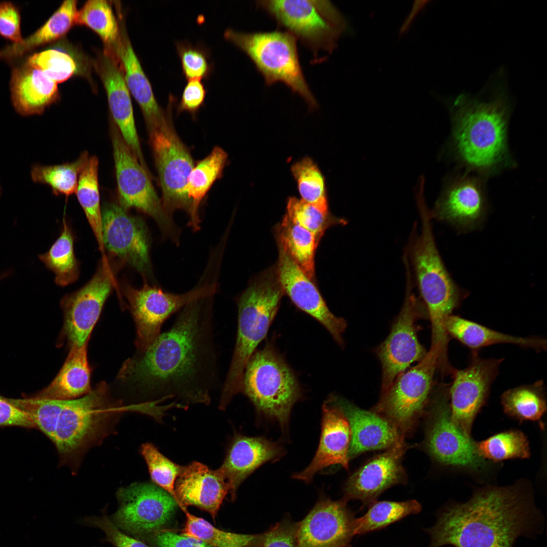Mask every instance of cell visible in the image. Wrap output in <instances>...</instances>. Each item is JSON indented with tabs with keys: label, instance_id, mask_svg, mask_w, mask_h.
Segmentation results:
<instances>
[{
	"label": "cell",
	"instance_id": "cell-1",
	"mask_svg": "<svg viewBox=\"0 0 547 547\" xmlns=\"http://www.w3.org/2000/svg\"><path fill=\"white\" fill-rule=\"evenodd\" d=\"M209 297L185 306L170 329L125 362L118 378L153 401L209 403L218 381Z\"/></svg>",
	"mask_w": 547,
	"mask_h": 547
},
{
	"label": "cell",
	"instance_id": "cell-2",
	"mask_svg": "<svg viewBox=\"0 0 547 547\" xmlns=\"http://www.w3.org/2000/svg\"><path fill=\"white\" fill-rule=\"evenodd\" d=\"M543 518L528 493L518 487H489L464 503L449 505L426 530L429 547H513L520 536L534 538Z\"/></svg>",
	"mask_w": 547,
	"mask_h": 547
},
{
	"label": "cell",
	"instance_id": "cell-3",
	"mask_svg": "<svg viewBox=\"0 0 547 547\" xmlns=\"http://www.w3.org/2000/svg\"><path fill=\"white\" fill-rule=\"evenodd\" d=\"M20 407L54 443L61 463L73 471L89 449L112 432L122 413L132 410L111 397L104 382L77 399L32 396L23 399Z\"/></svg>",
	"mask_w": 547,
	"mask_h": 547
},
{
	"label": "cell",
	"instance_id": "cell-4",
	"mask_svg": "<svg viewBox=\"0 0 547 547\" xmlns=\"http://www.w3.org/2000/svg\"><path fill=\"white\" fill-rule=\"evenodd\" d=\"M452 105L450 147L466 172L484 178L515 166L508 145L511 108L505 94L488 101L462 94Z\"/></svg>",
	"mask_w": 547,
	"mask_h": 547
},
{
	"label": "cell",
	"instance_id": "cell-5",
	"mask_svg": "<svg viewBox=\"0 0 547 547\" xmlns=\"http://www.w3.org/2000/svg\"><path fill=\"white\" fill-rule=\"evenodd\" d=\"M417 194L422 227L420 235L415 237L410 245V258L431 321V346L446 353L449 338L445 329L446 321L466 294L453 280L445 266L435 242L430 212L425 204L423 193Z\"/></svg>",
	"mask_w": 547,
	"mask_h": 547
},
{
	"label": "cell",
	"instance_id": "cell-6",
	"mask_svg": "<svg viewBox=\"0 0 547 547\" xmlns=\"http://www.w3.org/2000/svg\"><path fill=\"white\" fill-rule=\"evenodd\" d=\"M283 293L277 274L270 272L255 280L238 300L237 338L222 388L220 409H225L235 396L242 393L246 366L266 336Z\"/></svg>",
	"mask_w": 547,
	"mask_h": 547
},
{
	"label": "cell",
	"instance_id": "cell-7",
	"mask_svg": "<svg viewBox=\"0 0 547 547\" xmlns=\"http://www.w3.org/2000/svg\"><path fill=\"white\" fill-rule=\"evenodd\" d=\"M224 38L251 59L267 86L281 82L302 97L309 109L318 103L301 66L296 39L285 30L247 32L228 28Z\"/></svg>",
	"mask_w": 547,
	"mask_h": 547
},
{
	"label": "cell",
	"instance_id": "cell-8",
	"mask_svg": "<svg viewBox=\"0 0 547 547\" xmlns=\"http://www.w3.org/2000/svg\"><path fill=\"white\" fill-rule=\"evenodd\" d=\"M242 393L259 413L275 419L284 428L293 405L302 396L295 373L270 343L250 359L244 371Z\"/></svg>",
	"mask_w": 547,
	"mask_h": 547
},
{
	"label": "cell",
	"instance_id": "cell-9",
	"mask_svg": "<svg viewBox=\"0 0 547 547\" xmlns=\"http://www.w3.org/2000/svg\"><path fill=\"white\" fill-rule=\"evenodd\" d=\"M257 7L312 53L331 54L346 27L341 13L328 1L263 0Z\"/></svg>",
	"mask_w": 547,
	"mask_h": 547
},
{
	"label": "cell",
	"instance_id": "cell-10",
	"mask_svg": "<svg viewBox=\"0 0 547 547\" xmlns=\"http://www.w3.org/2000/svg\"><path fill=\"white\" fill-rule=\"evenodd\" d=\"M110 127L120 205L126 209L134 208L150 216L163 235L178 243L179 231L164 209L145 169L114 122Z\"/></svg>",
	"mask_w": 547,
	"mask_h": 547
},
{
	"label": "cell",
	"instance_id": "cell-11",
	"mask_svg": "<svg viewBox=\"0 0 547 547\" xmlns=\"http://www.w3.org/2000/svg\"><path fill=\"white\" fill-rule=\"evenodd\" d=\"M440 359L439 351L431 347L417 365L400 374L381 394L375 412L387 419L401 433L408 430L427 403Z\"/></svg>",
	"mask_w": 547,
	"mask_h": 547
},
{
	"label": "cell",
	"instance_id": "cell-12",
	"mask_svg": "<svg viewBox=\"0 0 547 547\" xmlns=\"http://www.w3.org/2000/svg\"><path fill=\"white\" fill-rule=\"evenodd\" d=\"M407 268V286L401 309L386 338L377 349L381 363V394L413 363L420 361L427 351L418 338L417 321L428 316L426 308L412 292L411 275Z\"/></svg>",
	"mask_w": 547,
	"mask_h": 547
},
{
	"label": "cell",
	"instance_id": "cell-13",
	"mask_svg": "<svg viewBox=\"0 0 547 547\" xmlns=\"http://www.w3.org/2000/svg\"><path fill=\"white\" fill-rule=\"evenodd\" d=\"M171 115V112L148 130L162 188V204L169 214L177 209L188 212L186 189L193 168L192 157L176 133Z\"/></svg>",
	"mask_w": 547,
	"mask_h": 547
},
{
	"label": "cell",
	"instance_id": "cell-14",
	"mask_svg": "<svg viewBox=\"0 0 547 547\" xmlns=\"http://www.w3.org/2000/svg\"><path fill=\"white\" fill-rule=\"evenodd\" d=\"M116 496L119 507L110 519L119 529L135 537L151 535L161 529L178 505L166 491L146 482L121 487Z\"/></svg>",
	"mask_w": 547,
	"mask_h": 547
},
{
	"label": "cell",
	"instance_id": "cell-15",
	"mask_svg": "<svg viewBox=\"0 0 547 547\" xmlns=\"http://www.w3.org/2000/svg\"><path fill=\"white\" fill-rule=\"evenodd\" d=\"M216 288L215 285H205L176 294L147 284L138 289L125 287V295L136 329L135 344L138 351L145 350L155 341L170 316L193 301L211 297Z\"/></svg>",
	"mask_w": 547,
	"mask_h": 547
},
{
	"label": "cell",
	"instance_id": "cell-16",
	"mask_svg": "<svg viewBox=\"0 0 547 547\" xmlns=\"http://www.w3.org/2000/svg\"><path fill=\"white\" fill-rule=\"evenodd\" d=\"M438 385L437 394L432 402L426 436L427 451L435 459L444 464L482 470L487 462L479 453L477 443L451 418L449 385Z\"/></svg>",
	"mask_w": 547,
	"mask_h": 547
},
{
	"label": "cell",
	"instance_id": "cell-17",
	"mask_svg": "<svg viewBox=\"0 0 547 547\" xmlns=\"http://www.w3.org/2000/svg\"><path fill=\"white\" fill-rule=\"evenodd\" d=\"M114 281L108 262L106 258L103 259L88 283L62 299L64 323L61 336L70 347L88 344Z\"/></svg>",
	"mask_w": 547,
	"mask_h": 547
},
{
	"label": "cell",
	"instance_id": "cell-18",
	"mask_svg": "<svg viewBox=\"0 0 547 547\" xmlns=\"http://www.w3.org/2000/svg\"><path fill=\"white\" fill-rule=\"evenodd\" d=\"M502 361L503 359L482 358L474 351L466 368H453L451 372L452 381L449 386V397L451 418L468 435Z\"/></svg>",
	"mask_w": 547,
	"mask_h": 547
},
{
	"label": "cell",
	"instance_id": "cell-19",
	"mask_svg": "<svg viewBox=\"0 0 547 547\" xmlns=\"http://www.w3.org/2000/svg\"><path fill=\"white\" fill-rule=\"evenodd\" d=\"M483 178L466 171L449 178L430 212L431 218L448 223L461 231L477 227L487 208Z\"/></svg>",
	"mask_w": 547,
	"mask_h": 547
},
{
	"label": "cell",
	"instance_id": "cell-20",
	"mask_svg": "<svg viewBox=\"0 0 547 547\" xmlns=\"http://www.w3.org/2000/svg\"><path fill=\"white\" fill-rule=\"evenodd\" d=\"M101 216L104 248L142 274L149 275L148 236L142 220L113 203L105 204Z\"/></svg>",
	"mask_w": 547,
	"mask_h": 547
},
{
	"label": "cell",
	"instance_id": "cell-21",
	"mask_svg": "<svg viewBox=\"0 0 547 547\" xmlns=\"http://www.w3.org/2000/svg\"><path fill=\"white\" fill-rule=\"evenodd\" d=\"M346 501L320 499L298 523L297 547H350L356 518Z\"/></svg>",
	"mask_w": 547,
	"mask_h": 547
},
{
	"label": "cell",
	"instance_id": "cell-22",
	"mask_svg": "<svg viewBox=\"0 0 547 547\" xmlns=\"http://www.w3.org/2000/svg\"><path fill=\"white\" fill-rule=\"evenodd\" d=\"M279 249L276 274L284 293L298 308L319 322L339 345L343 346L346 321L330 310L312 280L279 245Z\"/></svg>",
	"mask_w": 547,
	"mask_h": 547
},
{
	"label": "cell",
	"instance_id": "cell-23",
	"mask_svg": "<svg viewBox=\"0 0 547 547\" xmlns=\"http://www.w3.org/2000/svg\"><path fill=\"white\" fill-rule=\"evenodd\" d=\"M403 439L366 463L348 479L344 487V499L372 502L404 477L401 458L406 450Z\"/></svg>",
	"mask_w": 547,
	"mask_h": 547
},
{
	"label": "cell",
	"instance_id": "cell-24",
	"mask_svg": "<svg viewBox=\"0 0 547 547\" xmlns=\"http://www.w3.org/2000/svg\"><path fill=\"white\" fill-rule=\"evenodd\" d=\"M178 505L196 506L210 514L215 520L229 489L220 470H212L203 463L193 461L182 466L175 485Z\"/></svg>",
	"mask_w": 547,
	"mask_h": 547
},
{
	"label": "cell",
	"instance_id": "cell-25",
	"mask_svg": "<svg viewBox=\"0 0 547 547\" xmlns=\"http://www.w3.org/2000/svg\"><path fill=\"white\" fill-rule=\"evenodd\" d=\"M96 68L105 87L114 123L142 166L146 169L135 124L130 93L123 71L113 55L104 52Z\"/></svg>",
	"mask_w": 547,
	"mask_h": 547
},
{
	"label": "cell",
	"instance_id": "cell-26",
	"mask_svg": "<svg viewBox=\"0 0 547 547\" xmlns=\"http://www.w3.org/2000/svg\"><path fill=\"white\" fill-rule=\"evenodd\" d=\"M338 407L348 422L351 439L349 457L364 452L389 448L403 439L402 433L387 419L332 395L327 401Z\"/></svg>",
	"mask_w": 547,
	"mask_h": 547
},
{
	"label": "cell",
	"instance_id": "cell-27",
	"mask_svg": "<svg viewBox=\"0 0 547 547\" xmlns=\"http://www.w3.org/2000/svg\"><path fill=\"white\" fill-rule=\"evenodd\" d=\"M350 439L349 425L343 412L326 401L322 408L321 434L316 454L309 464L293 478L308 483L329 466L339 464L347 469Z\"/></svg>",
	"mask_w": 547,
	"mask_h": 547
},
{
	"label": "cell",
	"instance_id": "cell-28",
	"mask_svg": "<svg viewBox=\"0 0 547 547\" xmlns=\"http://www.w3.org/2000/svg\"><path fill=\"white\" fill-rule=\"evenodd\" d=\"M284 450L279 444L261 437L236 435L219 468L224 476L231 499L241 484L263 464L281 458Z\"/></svg>",
	"mask_w": 547,
	"mask_h": 547
},
{
	"label": "cell",
	"instance_id": "cell-29",
	"mask_svg": "<svg viewBox=\"0 0 547 547\" xmlns=\"http://www.w3.org/2000/svg\"><path fill=\"white\" fill-rule=\"evenodd\" d=\"M108 52L121 63L129 91L139 105L148 130L150 129L171 111L174 97H170L167 111L159 105L150 81L124 31L120 29L118 41Z\"/></svg>",
	"mask_w": 547,
	"mask_h": 547
},
{
	"label": "cell",
	"instance_id": "cell-30",
	"mask_svg": "<svg viewBox=\"0 0 547 547\" xmlns=\"http://www.w3.org/2000/svg\"><path fill=\"white\" fill-rule=\"evenodd\" d=\"M10 90L14 108L23 116L42 113L58 96L57 84L27 62L13 69Z\"/></svg>",
	"mask_w": 547,
	"mask_h": 547
},
{
	"label": "cell",
	"instance_id": "cell-31",
	"mask_svg": "<svg viewBox=\"0 0 547 547\" xmlns=\"http://www.w3.org/2000/svg\"><path fill=\"white\" fill-rule=\"evenodd\" d=\"M445 329L449 337L455 338L473 351L503 343L517 345L539 351L546 349V341L543 338L510 335L453 314L447 319Z\"/></svg>",
	"mask_w": 547,
	"mask_h": 547
},
{
	"label": "cell",
	"instance_id": "cell-32",
	"mask_svg": "<svg viewBox=\"0 0 547 547\" xmlns=\"http://www.w3.org/2000/svg\"><path fill=\"white\" fill-rule=\"evenodd\" d=\"M87 344L70 347L60 370L46 387L33 396L67 400L82 397L91 391V369Z\"/></svg>",
	"mask_w": 547,
	"mask_h": 547
},
{
	"label": "cell",
	"instance_id": "cell-33",
	"mask_svg": "<svg viewBox=\"0 0 547 547\" xmlns=\"http://www.w3.org/2000/svg\"><path fill=\"white\" fill-rule=\"evenodd\" d=\"M77 1H64L47 22L34 33L18 43L0 50V59L12 60L23 56L35 48L58 40L75 24Z\"/></svg>",
	"mask_w": 547,
	"mask_h": 547
},
{
	"label": "cell",
	"instance_id": "cell-34",
	"mask_svg": "<svg viewBox=\"0 0 547 547\" xmlns=\"http://www.w3.org/2000/svg\"><path fill=\"white\" fill-rule=\"evenodd\" d=\"M227 160V153L215 146L211 152L200 161L192 170L186 185V193L189 203L188 214L189 225L194 231L200 228V205L213 184L222 175Z\"/></svg>",
	"mask_w": 547,
	"mask_h": 547
},
{
	"label": "cell",
	"instance_id": "cell-35",
	"mask_svg": "<svg viewBox=\"0 0 547 547\" xmlns=\"http://www.w3.org/2000/svg\"><path fill=\"white\" fill-rule=\"evenodd\" d=\"M280 245L310 279L315 277V254L319 241L285 215L278 228Z\"/></svg>",
	"mask_w": 547,
	"mask_h": 547
},
{
	"label": "cell",
	"instance_id": "cell-36",
	"mask_svg": "<svg viewBox=\"0 0 547 547\" xmlns=\"http://www.w3.org/2000/svg\"><path fill=\"white\" fill-rule=\"evenodd\" d=\"M98 165L99 161L96 157H89L80 174L75 193L98 242L99 249L102 253H104Z\"/></svg>",
	"mask_w": 547,
	"mask_h": 547
},
{
	"label": "cell",
	"instance_id": "cell-37",
	"mask_svg": "<svg viewBox=\"0 0 547 547\" xmlns=\"http://www.w3.org/2000/svg\"><path fill=\"white\" fill-rule=\"evenodd\" d=\"M186 522L181 533L210 544L213 547H263L264 534H243L225 531L214 527L203 518L186 510Z\"/></svg>",
	"mask_w": 547,
	"mask_h": 547
},
{
	"label": "cell",
	"instance_id": "cell-38",
	"mask_svg": "<svg viewBox=\"0 0 547 547\" xmlns=\"http://www.w3.org/2000/svg\"><path fill=\"white\" fill-rule=\"evenodd\" d=\"M40 259L55 275L56 283L65 286L74 282L79 276V264L73 250L72 232L65 220L63 230L56 241Z\"/></svg>",
	"mask_w": 547,
	"mask_h": 547
},
{
	"label": "cell",
	"instance_id": "cell-39",
	"mask_svg": "<svg viewBox=\"0 0 547 547\" xmlns=\"http://www.w3.org/2000/svg\"><path fill=\"white\" fill-rule=\"evenodd\" d=\"M505 413L521 420H536L546 410L544 384L541 380L509 389L501 396Z\"/></svg>",
	"mask_w": 547,
	"mask_h": 547
},
{
	"label": "cell",
	"instance_id": "cell-40",
	"mask_svg": "<svg viewBox=\"0 0 547 547\" xmlns=\"http://www.w3.org/2000/svg\"><path fill=\"white\" fill-rule=\"evenodd\" d=\"M89 157L88 152L84 151L71 163L52 166L35 165L31 170V177L36 183L48 185L56 195L69 196L76 192L80 174Z\"/></svg>",
	"mask_w": 547,
	"mask_h": 547
},
{
	"label": "cell",
	"instance_id": "cell-41",
	"mask_svg": "<svg viewBox=\"0 0 547 547\" xmlns=\"http://www.w3.org/2000/svg\"><path fill=\"white\" fill-rule=\"evenodd\" d=\"M421 510V505L415 500L376 502L363 516L356 519L355 534H362L382 529L408 515L417 514Z\"/></svg>",
	"mask_w": 547,
	"mask_h": 547
},
{
	"label": "cell",
	"instance_id": "cell-42",
	"mask_svg": "<svg viewBox=\"0 0 547 547\" xmlns=\"http://www.w3.org/2000/svg\"><path fill=\"white\" fill-rule=\"evenodd\" d=\"M75 24L85 25L98 34L110 49L118 41L120 29L110 5L104 0H90L77 10Z\"/></svg>",
	"mask_w": 547,
	"mask_h": 547
},
{
	"label": "cell",
	"instance_id": "cell-43",
	"mask_svg": "<svg viewBox=\"0 0 547 547\" xmlns=\"http://www.w3.org/2000/svg\"><path fill=\"white\" fill-rule=\"evenodd\" d=\"M302 200L314 206L323 213L329 214L325 181L315 163L305 158L292 166Z\"/></svg>",
	"mask_w": 547,
	"mask_h": 547
},
{
	"label": "cell",
	"instance_id": "cell-44",
	"mask_svg": "<svg viewBox=\"0 0 547 547\" xmlns=\"http://www.w3.org/2000/svg\"><path fill=\"white\" fill-rule=\"evenodd\" d=\"M479 453L484 459L501 461L526 458L530 455L528 441L519 431H509L493 435L477 443Z\"/></svg>",
	"mask_w": 547,
	"mask_h": 547
},
{
	"label": "cell",
	"instance_id": "cell-45",
	"mask_svg": "<svg viewBox=\"0 0 547 547\" xmlns=\"http://www.w3.org/2000/svg\"><path fill=\"white\" fill-rule=\"evenodd\" d=\"M140 453L146 463L151 480L169 493L178 504L175 485L182 466L165 457L150 443L142 445Z\"/></svg>",
	"mask_w": 547,
	"mask_h": 547
},
{
	"label": "cell",
	"instance_id": "cell-46",
	"mask_svg": "<svg viewBox=\"0 0 547 547\" xmlns=\"http://www.w3.org/2000/svg\"><path fill=\"white\" fill-rule=\"evenodd\" d=\"M286 215L292 222L313 233L319 241L330 226L345 223L343 219L329 213L325 214L310 204L293 197L288 199Z\"/></svg>",
	"mask_w": 547,
	"mask_h": 547
},
{
	"label": "cell",
	"instance_id": "cell-47",
	"mask_svg": "<svg viewBox=\"0 0 547 547\" xmlns=\"http://www.w3.org/2000/svg\"><path fill=\"white\" fill-rule=\"evenodd\" d=\"M26 62L57 84L67 80L76 70V63L69 54L55 49L35 53Z\"/></svg>",
	"mask_w": 547,
	"mask_h": 547
},
{
	"label": "cell",
	"instance_id": "cell-48",
	"mask_svg": "<svg viewBox=\"0 0 547 547\" xmlns=\"http://www.w3.org/2000/svg\"><path fill=\"white\" fill-rule=\"evenodd\" d=\"M175 44L183 74L186 79L202 80L210 76L213 65L206 48L186 41H177Z\"/></svg>",
	"mask_w": 547,
	"mask_h": 547
},
{
	"label": "cell",
	"instance_id": "cell-49",
	"mask_svg": "<svg viewBox=\"0 0 547 547\" xmlns=\"http://www.w3.org/2000/svg\"><path fill=\"white\" fill-rule=\"evenodd\" d=\"M85 522L101 529L107 540L114 547H149L138 538L119 529L107 516L88 518Z\"/></svg>",
	"mask_w": 547,
	"mask_h": 547
},
{
	"label": "cell",
	"instance_id": "cell-50",
	"mask_svg": "<svg viewBox=\"0 0 547 547\" xmlns=\"http://www.w3.org/2000/svg\"><path fill=\"white\" fill-rule=\"evenodd\" d=\"M298 523L285 520L264 533L263 547H297Z\"/></svg>",
	"mask_w": 547,
	"mask_h": 547
},
{
	"label": "cell",
	"instance_id": "cell-51",
	"mask_svg": "<svg viewBox=\"0 0 547 547\" xmlns=\"http://www.w3.org/2000/svg\"><path fill=\"white\" fill-rule=\"evenodd\" d=\"M0 35L13 43L23 40L19 10L9 2H0Z\"/></svg>",
	"mask_w": 547,
	"mask_h": 547
},
{
	"label": "cell",
	"instance_id": "cell-52",
	"mask_svg": "<svg viewBox=\"0 0 547 547\" xmlns=\"http://www.w3.org/2000/svg\"><path fill=\"white\" fill-rule=\"evenodd\" d=\"M201 80H188L178 105L177 110L179 112L185 111L194 115L203 105L207 90Z\"/></svg>",
	"mask_w": 547,
	"mask_h": 547
},
{
	"label": "cell",
	"instance_id": "cell-53",
	"mask_svg": "<svg viewBox=\"0 0 547 547\" xmlns=\"http://www.w3.org/2000/svg\"><path fill=\"white\" fill-rule=\"evenodd\" d=\"M151 535L156 547H213L200 539L170 530L160 529Z\"/></svg>",
	"mask_w": 547,
	"mask_h": 547
},
{
	"label": "cell",
	"instance_id": "cell-54",
	"mask_svg": "<svg viewBox=\"0 0 547 547\" xmlns=\"http://www.w3.org/2000/svg\"><path fill=\"white\" fill-rule=\"evenodd\" d=\"M9 426L35 428L27 414L0 396V426Z\"/></svg>",
	"mask_w": 547,
	"mask_h": 547
},
{
	"label": "cell",
	"instance_id": "cell-55",
	"mask_svg": "<svg viewBox=\"0 0 547 547\" xmlns=\"http://www.w3.org/2000/svg\"><path fill=\"white\" fill-rule=\"evenodd\" d=\"M7 274H3V275H2L1 276H0V281H1V280H2V279H3V278H4V277H5L6 276H7Z\"/></svg>",
	"mask_w": 547,
	"mask_h": 547
},
{
	"label": "cell",
	"instance_id": "cell-56",
	"mask_svg": "<svg viewBox=\"0 0 547 547\" xmlns=\"http://www.w3.org/2000/svg\"><path fill=\"white\" fill-rule=\"evenodd\" d=\"M1 185H0V194H1Z\"/></svg>",
	"mask_w": 547,
	"mask_h": 547
}]
</instances>
